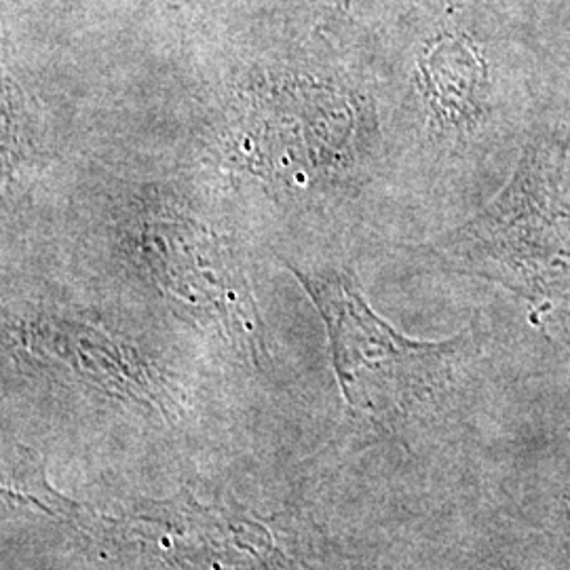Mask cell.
<instances>
[{
	"mask_svg": "<svg viewBox=\"0 0 570 570\" xmlns=\"http://www.w3.org/2000/svg\"><path fill=\"white\" fill-rule=\"evenodd\" d=\"M21 336L23 345L32 353L79 372L96 387L136 402L164 406V387L157 383L150 367L134 351L115 343L98 327L42 315L23 326Z\"/></svg>",
	"mask_w": 570,
	"mask_h": 570,
	"instance_id": "5",
	"label": "cell"
},
{
	"mask_svg": "<svg viewBox=\"0 0 570 570\" xmlns=\"http://www.w3.org/2000/svg\"><path fill=\"white\" fill-rule=\"evenodd\" d=\"M570 129L530 142L508 186L468 223L438 235L440 263L492 279L532 303H570V205L562 176Z\"/></svg>",
	"mask_w": 570,
	"mask_h": 570,
	"instance_id": "1",
	"label": "cell"
},
{
	"mask_svg": "<svg viewBox=\"0 0 570 570\" xmlns=\"http://www.w3.org/2000/svg\"><path fill=\"white\" fill-rule=\"evenodd\" d=\"M127 537L153 541L165 553H176V562L207 564L209 569L266 564L275 553L271 532L242 515L205 510L197 501L164 503L150 515L127 522Z\"/></svg>",
	"mask_w": 570,
	"mask_h": 570,
	"instance_id": "4",
	"label": "cell"
},
{
	"mask_svg": "<svg viewBox=\"0 0 570 570\" xmlns=\"http://www.w3.org/2000/svg\"><path fill=\"white\" fill-rule=\"evenodd\" d=\"M138 249L165 298L225 332L254 362L265 357V326L254 292L225 237L186 212L157 207L138 223Z\"/></svg>",
	"mask_w": 570,
	"mask_h": 570,
	"instance_id": "3",
	"label": "cell"
},
{
	"mask_svg": "<svg viewBox=\"0 0 570 570\" xmlns=\"http://www.w3.org/2000/svg\"><path fill=\"white\" fill-rule=\"evenodd\" d=\"M4 492L13 499L39 505L45 513L63 522H72L77 529L98 532L110 524V518H102L96 511L63 499L60 492L51 489L41 471V461L32 450L13 449L11 465L4 469Z\"/></svg>",
	"mask_w": 570,
	"mask_h": 570,
	"instance_id": "7",
	"label": "cell"
},
{
	"mask_svg": "<svg viewBox=\"0 0 570 570\" xmlns=\"http://www.w3.org/2000/svg\"><path fill=\"white\" fill-rule=\"evenodd\" d=\"M285 266L324 320L338 387L355 416L389 423L442 387L461 338L449 343L410 341L370 308L348 271Z\"/></svg>",
	"mask_w": 570,
	"mask_h": 570,
	"instance_id": "2",
	"label": "cell"
},
{
	"mask_svg": "<svg viewBox=\"0 0 570 570\" xmlns=\"http://www.w3.org/2000/svg\"><path fill=\"white\" fill-rule=\"evenodd\" d=\"M419 85L435 122L463 131L487 106V66L463 37H444L419 63Z\"/></svg>",
	"mask_w": 570,
	"mask_h": 570,
	"instance_id": "6",
	"label": "cell"
}]
</instances>
